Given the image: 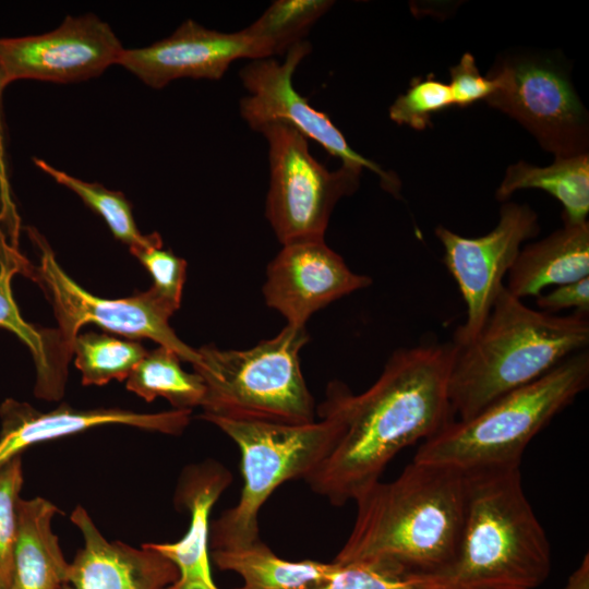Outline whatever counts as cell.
<instances>
[{"mask_svg": "<svg viewBox=\"0 0 589 589\" xmlns=\"http://www.w3.org/2000/svg\"><path fill=\"white\" fill-rule=\"evenodd\" d=\"M62 589H74V588L70 584H68Z\"/></svg>", "mask_w": 589, "mask_h": 589, "instance_id": "35", "label": "cell"}, {"mask_svg": "<svg viewBox=\"0 0 589 589\" xmlns=\"http://www.w3.org/2000/svg\"><path fill=\"white\" fill-rule=\"evenodd\" d=\"M71 521L84 540L69 568L74 589H164L177 579L175 564L149 543L135 549L109 542L82 506L72 512Z\"/></svg>", "mask_w": 589, "mask_h": 589, "instance_id": "17", "label": "cell"}, {"mask_svg": "<svg viewBox=\"0 0 589 589\" xmlns=\"http://www.w3.org/2000/svg\"><path fill=\"white\" fill-rule=\"evenodd\" d=\"M257 132L268 145L266 217L276 238L283 245L324 239L334 207L358 189L362 170L326 169L310 154L308 139L285 122H268Z\"/></svg>", "mask_w": 589, "mask_h": 589, "instance_id": "10", "label": "cell"}, {"mask_svg": "<svg viewBox=\"0 0 589 589\" xmlns=\"http://www.w3.org/2000/svg\"><path fill=\"white\" fill-rule=\"evenodd\" d=\"M35 165L56 182L74 192L92 211L106 221L113 237L127 244L130 251L151 242L153 233L142 235L133 217L132 204L119 191L97 182H86L59 170L47 161L34 158Z\"/></svg>", "mask_w": 589, "mask_h": 589, "instance_id": "25", "label": "cell"}, {"mask_svg": "<svg viewBox=\"0 0 589 589\" xmlns=\"http://www.w3.org/2000/svg\"><path fill=\"white\" fill-rule=\"evenodd\" d=\"M320 421L302 424L212 418L239 447L243 486L238 503L209 527V549L230 550L260 539L259 513L284 482L304 479L330 453L342 431L339 418L318 408Z\"/></svg>", "mask_w": 589, "mask_h": 589, "instance_id": "7", "label": "cell"}, {"mask_svg": "<svg viewBox=\"0 0 589 589\" xmlns=\"http://www.w3.org/2000/svg\"><path fill=\"white\" fill-rule=\"evenodd\" d=\"M146 353L139 341L95 332L77 334L72 345L83 385L124 381Z\"/></svg>", "mask_w": 589, "mask_h": 589, "instance_id": "24", "label": "cell"}, {"mask_svg": "<svg viewBox=\"0 0 589 589\" xmlns=\"http://www.w3.org/2000/svg\"><path fill=\"white\" fill-rule=\"evenodd\" d=\"M589 384V352L579 351L538 380L453 420L420 443L413 460L462 473L519 467L530 441Z\"/></svg>", "mask_w": 589, "mask_h": 589, "instance_id": "5", "label": "cell"}, {"mask_svg": "<svg viewBox=\"0 0 589 589\" xmlns=\"http://www.w3.org/2000/svg\"><path fill=\"white\" fill-rule=\"evenodd\" d=\"M486 76L495 88L484 101L518 121L545 151L555 157L588 154V112L557 57L507 52Z\"/></svg>", "mask_w": 589, "mask_h": 589, "instance_id": "9", "label": "cell"}, {"mask_svg": "<svg viewBox=\"0 0 589 589\" xmlns=\"http://www.w3.org/2000/svg\"><path fill=\"white\" fill-rule=\"evenodd\" d=\"M587 315L549 314L526 305L505 285L478 334L456 350L448 381L455 420H466L505 394L588 349Z\"/></svg>", "mask_w": 589, "mask_h": 589, "instance_id": "3", "label": "cell"}, {"mask_svg": "<svg viewBox=\"0 0 589 589\" xmlns=\"http://www.w3.org/2000/svg\"><path fill=\"white\" fill-rule=\"evenodd\" d=\"M456 346L423 342L397 349L366 390L354 395L332 382L320 408L335 413L342 431L330 453L303 480L334 506H342L380 480L404 448L455 420L448 381Z\"/></svg>", "mask_w": 589, "mask_h": 589, "instance_id": "1", "label": "cell"}, {"mask_svg": "<svg viewBox=\"0 0 589 589\" xmlns=\"http://www.w3.org/2000/svg\"><path fill=\"white\" fill-rule=\"evenodd\" d=\"M539 189L550 193L563 206L564 224L587 221L589 213V154L555 157L550 166L526 161L508 166L495 197L506 202L516 191Z\"/></svg>", "mask_w": 589, "mask_h": 589, "instance_id": "21", "label": "cell"}, {"mask_svg": "<svg viewBox=\"0 0 589 589\" xmlns=\"http://www.w3.org/2000/svg\"><path fill=\"white\" fill-rule=\"evenodd\" d=\"M333 563L330 575L313 589H446L444 576L407 574L370 562Z\"/></svg>", "mask_w": 589, "mask_h": 589, "instance_id": "28", "label": "cell"}, {"mask_svg": "<svg viewBox=\"0 0 589 589\" xmlns=\"http://www.w3.org/2000/svg\"><path fill=\"white\" fill-rule=\"evenodd\" d=\"M353 502V527L333 562L437 576L454 564L466 509L459 470L412 460L395 480L372 483Z\"/></svg>", "mask_w": 589, "mask_h": 589, "instance_id": "2", "label": "cell"}, {"mask_svg": "<svg viewBox=\"0 0 589 589\" xmlns=\"http://www.w3.org/2000/svg\"><path fill=\"white\" fill-rule=\"evenodd\" d=\"M371 283L369 276L353 273L324 239L305 240L283 245L267 266L263 294L288 325L305 326L316 311Z\"/></svg>", "mask_w": 589, "mask_h": 589, "instance_id": "15", "label": "cell"}, {"mask_svg": "<svg viewBox=\"0 0 589 589\" xmlns=\"http://www.w3.org/2000/svg\"><path fill=\"white\" fill-rule=\"evenodd\" d=\"M585 277H589L588 220L564 224L542 240L522 247L507 274L505 288L524 300Z\"/></svg>", "mask_w": 589, "mask_h": 589, "instance_id": "19", "label": "cell"}, {"mask_svg": "<svg viewBox=\"0 0 589 589\" xmlns=\"http://www.w3.org/2000/svg\"><path fill=\"white\" fill-rule=\"evenodd\" d=\"M454 106L448 84L430 74L414 77L409 88L400 94L389 107V118L399 125L424 130L431 118Z\"/></svg>", "mask_w": 589, "mask_h": 589, "instance_id": "29", "label": "cell"}, {"mask_svg": "<svg viewBox=\"0 0 589 589\" xmlns=\"http://www.w3.org/2000/svg\"><path fill=\"white\" fill-rule=\"evenodd\" d=\"M28 235L40 251V265L32 275L47 293L58 323L57 329L44 328L48 377L39 398L51 401L62 398L72 345L79 329L87 323L130 339H152L193 366L199 364V351L184 344L169 325L175 312L151 288L122 299L93 296L60 267L53 251L37 230L28 228Z\"/></svg>", "mask_w": 589, "mask_h": 589, "instance_id": "8", "label": "cell"}, {"mask_svg": "<svg viewBox=\"0 0 589 589\" xmlns=\"http://www.w3.org/2000/svg\"><path fill=\"white\" fill-rule=\"evenodd\" d=\"M449 89L454 106L465 108L480 100H485L494 91V82L483 76L474 57L466 52L459 62L449 69Z\"/></svg>", "mask_w": 589, "mask_h": 589, "instance_id": "32", "label": "cell"}, {"mask_svg": "<svg viewBox=\"0 0 589 589\" xmlns=\"http://www.w3.org/2000/svg\"><path fill=\"white\" fill-rule=\"evenodd\" d=\"M180 360L177 353L161 346L147 351L125 380L127 389L148 402L164 397L173 409L201 407L206 393L205 383L195 371H184Z\"/></svg>", "mask_w": 589, "mask_h": 589, "instance_id": "23", "label": "cell"}, {"mask_svg": "<svg viewBox=\"0 0 589 589\" xmlns=\"http://www.w3.org/2000/svg\"><path fill=\"white\" fill-rule=\"evenodd\" d=\"M310 51L311 45L303 40L287 51L283 62L266 58L252 60L242 68L239 76L249 92L240 100L242 119L255 131L268 122L287 123L339 158L341 165L359 170L368 168L380 177L386 191L397 196L400 190L398 177L353 151L330 118L314 109L293 88V73Z\"/></svg>", "mask_w": 589, "mask_h": 589, "instance_id": "12", "label": "cell"}, {"mask_svg": "<svg viewBox=\"0 0 589 589\" xmlns=\"http://www.w3.org/2000/svg\"><path fill=\"white\" fill-rule=\"evenodd\" d=\"M191 410L172 409L141 413L121 408L76 409L61 405L43 412L12 398L0 406V469L36 444L111 424L179 435L188 426Z\"/></svg>", "mask_w": 589, "mask_h": 589, "instance_id": "16", "label": "cell"}, {"mask_svg": "<svg viewBox=\"0 0 589 589\" xmlns=\"http://www.w3.org/2000/svg\"><path fill=\"white\" fill-rule=\"evenodd\" d=\"M211 558L220 570L233 572L242 578V585L235 589H313L335 567L333 562L287 561L261 539L243 548L212 550Z\"/></svg>", "mask_w": 589, "mask_h": 589, "instance_id": "22", "label": "cell"}, {"mask_svg": "<svg viewBox=\"0 0 589 589\" xmlns=\"http://www.w3.org/2000/svg\"><path fill=\"white\" fill-rule=\"evenodd\" d=\"M131 253L149 272L153 278L151 289L173 312L180 308L182 289L187 274V262L171 250L163 248V241L154 232L151 242Z\"/></svg>", "mask_w": 589, "mask_h": 589, "instance_id": "30", "label": "cell"}, {"mask_svg": "<svg viewBox=\"0 0 589 589\" xmlns=\"http://www.w3.org/2000/svg\"><path fill=\"white\" fill-rule=\"evenodd\" d=\"M1 589V588H0Z\"/></svg>", "mask_w": 589, "mask_h": 589, "instance_id": "36", "label": "cell"}, {"mask_svg": "<svg viewBox=\"0 0 589 589\" xmlns=\"http://www.w3.org/2000/svg\"><path fill=\"white\" fill-rule=\"evenodd\" d=\"M123 47L112 28L93 13L68 15L53 31L0 38V73L4 87L19 80L58 84L99 76L118 64Z\"/></svg>", "mask_w": 589, "mask_h": 589, "instance_id": "13", "label": "cell"}, {"mask_svg": "<svg viewBox=\"0 0 589 589\" xmlns=\"http://www.w3.org/2000/svg\"><path fill=\"white\" fill-rule=\"evenodd\" d=\"M243 58L260 60L272 55L247 28L223 33L187 20L169 37L151 46L124 48L118 64L158 89L184 77L219 80L233 61Z\"/></svg>", "mask_w": 589, "mask_h": 589, "instance_id": "14", "label": "cell"}, {"mask_svg": "<svg viewBox=\"0 0 589 589\" xmlns=\"http://www.w3.org/2000/svg\"><path fill=\"white\" fill-rule=\"evenodd\" d=\"M310 337L305 326L286 325L275 337L245 350L197 349L194 368L206 387L204 420L231 418L302 424L315 421L313 397L299 353Z\"/></svg>", "mask_w": 589, "mask_h": 589, "instance_id": "6", "label": "cell"}, {"mask_svg": "<svg viewBox=\"0 0 589 589\" xmlns=\"http://www.w3.org/2000/svg\"><path fill=\"white\" fill-rule=\"evenodd\" d=\"M333 4L329 0L274 1L247 29L267 46L272 57L287 53L303 41L310 28Z\"/></svg>", "mask_w": 589, "mask_h": 589, "instance_id": "26", "label": "cell"}, {"mask_svg": "<svg viewBox=\"0 0 589 589\" xmlns=\"http://www.w3.org/2000/svg\"><path fill=\"white\" fill-rule=\"evenodd\" d=\"M19 272H29L27 262L0 230V327L14 333L28 347L37 371L34 393L38 397L48 377L47 342L44 328L24 321L13 299L11 280Z\"/></svg>", "mask_w": 589, "mask_h": 589, "instance_id": "27", "label": "cell"}, {"mask_svg": "<svg viewBox=\"0 0 589 589\" xmlns=\"http://www.w3.org/2000/svg\"><path fill=\"white\" fill-rule=\"evenodd\" d=\"M231 481L230 471L215 460L192 464L182 470L175 505L189 513V528L177 542L149 543L178 569L177 579L164 589H219L211 572L209 516Z\"/></svg>", "mask_w": 589, "mask_h": 589, "instance_id": "18", "label": "cell"}, {"mask_svg": "<svg viewBox=\"0 0 589 589\" xmlns=\"http://www.w3.org/2000/svg\"><path fill=\"white\" fill-rule=\"evenodd\" d=\"M539 231L537 213L515 202H505L494 229L478 238L459 236L444 226L435 228L444 263L467 306L466 320L454 335L455 345L467 344L481 329L524 241Z\"/></svg>", "mask_w": 589, "mask_h": 589, "instance_id": "11", "label": "cell"}, {"mask_svg": "<svg viewBox=\"0 0 589 589\" xmlns=\"http://www.w3.org/2000/svg\"><path fill=\"white\" fill-rule=\"evenodd\" d=\"M466 509L446 589H534L552 567L551 545L519 467L464 473Z\"/></svg>", "mask_w": 589, "mask_h": 589, "instance_id": "4", "label": "cell"}, {"mask_svg": "<svg viewBox=\"0 0 589 589\" xmlns=\"http://www.w3.org/2000/svg\"><path fill=\"white\" fill-rule=\"evenodd\" d=\"M22 456L0 469V588L9 589L17 529V504L23 486Z\"/></svg>", "mask_w": 589, "mask_h": 589, "instance_id": "31", "label": "cell"}, {"mask_svg": "<svg viewBox=\"0 0 589 589\" xmlns=\"http://www.w3.org/2000/svg\"><path fill=\"white\" fill-rule=\"evenodd\" d=\"M539 311L556 314L565 309H574V312L589 314V277L560 285L548 292L536 297Z\"/></svg>", "mask_w": 589, "mask_h": 589, "instance_id": "33", "label": "cell"}, {"mask_svg": "<svg viewBox=\"0 0 589 589\" xmlns=\"http://www.w3.org/2000/svg\"><path fill=\"white\" fill-rule=\"evenodd\" d=\"M59 508L44 497L20 498L9 589H62L69 584L68 563L51 528Z\"/></svg>", "mask_w": 589, "mask_h": 589, "instance_id": "20", "label": "cell"}, {"mask_svg": "<svg viewBox=\"0 0 589 589\" xmlns=\"http://www.w3.org/2000/svg\"><path fill=\"white\" fill-rule=\"evenodd\" d=\"M4 88L5 87L2 84L1 73H0V187H1L2 201H3L4 205H5V207L9 211H12L13 206H12V204L10 202V199H9L8 185H7V180H5L4 158H3V155H4V149H3L4 127H3V119H2L3 118V115H2V93H3Z\"/></svg>", "mask_w": 589, "mask_h": 589, "instance_id": "34", "label": "cell"}]
</instances>
